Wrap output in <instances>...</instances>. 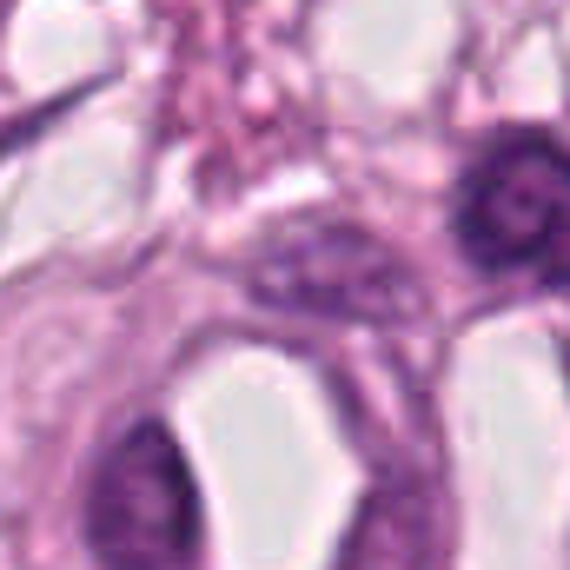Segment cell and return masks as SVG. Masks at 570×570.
Returning a JSON list of instances; mask_svg holds the SVG:
<instances>
[{
	"instance_id": "obj_1",
	"label": "cell",
	"mask_w": 570,
	"mask_h": 570,
	"mask_svg": "<svg viewBox=\"0 0 570 570\" xmlns=\"http://www.w3.org/2000/svg\"><path fill=\"white\" fill-rule=\"evenodd\" d=\"M451 233L471 273L531 292H570V146L498 134L451 193Z\"/></svg>"
},
{
	"instance_id": "obj_2",
	"label": "cell",
	"mask_w": 570,
	"mask_h": 570,
	"mask_svg": "<svg viewBox=\"0 0 570 570\" xmlns=\"http://www.w3.org/2000/svg\"><path fill=\"white\" fill-rule=\"evenodd\" d=\"M87 544L107 570H193L199 558V484L179 438L140 419L94 464L87 484Z\"/></svg>"
},
{
	"instance_id": "obj_3",
	"label": "cell",
	"mask_w": 570,
	"mask_h": 570,
	"mask_svg": "<svg viewBox=\"0 0 570 570\" xmlns=\"http://www.w3.org/2000/svg\"><path fill=\"white\" fill-rule=\"evenodd\" d=\"M253 292L279 312L298 318H345V325H385L405 318L419 305L412 273L399 266V253L358 226H318V233H292L279 239L259 273Z\"/></svg>"
},
{
	"instance_id": "obj_4",
	"label": "cell",
	"mask_w": 570,
	"mask_h": 570,
	"mask_svg": "<svg viewBox=\"0 0 570 570\" xmlns=\"http://www.w3.org/2000/svg\"><path fill=\"white\" fill-rule=\"evenodd\" d=\"M338 570H431V511L419 491H379L352 538Z\"/></svg>"
}]
</instances>
